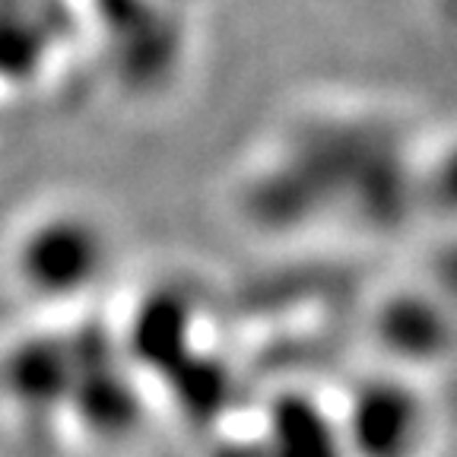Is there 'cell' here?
<instances>
[{
    "label": "cell",
    "instance_id": "cell-1",
    "mask_svg": "<svg viewBox=\"0 0 457 457\" xmlns=\"http://www.w3.org/2000/svg\"><path fill=\"white\" fill-rule=\"evenodd\" d=\"M112 264L108 232L79 210H54L16 238L13 273L32 299L73 302L93 293Z\"/></svg>",
    "mask_w": 457,
    "mask_h": 457
},
{
    "label": "cell",
    "instance_id": "cell-2",
    "mask_svg": "<svg viewBox=\"0 0 457 457\" xmlns=\"http://www.w3.org/2000/svg\"><path fill=\"white\" fill-rule=\"evenodd\" d=\"M337 422L343 445L356 457H413L426 442L428 407L407 378L378 375L353 387Z\"/></svg>",
    "mask_w": 457,
    "mask_h": 457
},
{
    "label": "cell",
    "instance_id": "cell-3",
    "mask_svg": "<svg viewBox=\"0 0 457 457\" xmlns=\"http://www.w3.org/2000/svg\"><path fill=\"white\" fill-rule=\"evenodd\" d=\"M273 457H337L343 448L340 422L314 400L286 397L270 413Z\"/></svg>",
    "mask_w": 457,
    "mask_h": 457
},
{
    "label": "cell",
    "instance_id": "cell-4",
    "mask_svg": "<svg viewBox=\"0 0 457 457\" xmlns=\"http://www.w3.org/2000/svg\"><path fill=\"white\" fill-rule=\"evenodd\" d=\"M378 334L387 350L403 359H426L445 343V328L426 299H400L381 312Z\"/></svg>",
    "mask_w": 457,
    "mask_h": 457
}]
</instances>
